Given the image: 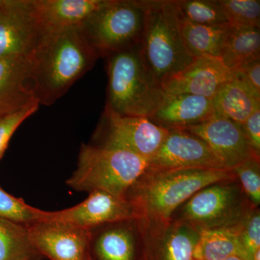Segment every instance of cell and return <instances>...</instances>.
<instances>
[{
  "mask_svg": "<svg viewBox=\"0 0 260 260\" xmlns=\"http://www.w3.org/2000/svg\"><path fill=\"white\" fill-rule=\"evenodd\" d=\"M234 77L220 59L212 56L194 58L186 68L162 83L167 95L192 94L212 99L219 89Z\"/></svg>",
  "mask_w": 260,
  "mask_h": 260,
  "instance_id": "obj_14",
  "label": "cell"
},
{
  "mask_svg": "<svg viewBox=\"0 0 260 260\" xmlns=\"http://www.w3.org/2000/svg\"><path fill=\"white\" fill-rule=\"evenodd\" d=\"M229 24L260 28L259 0H218Z\"/></svg>",
  "mask_w": 260,
  "mask_h": 260,
  "instance_id": "obj_27",
  "label": "cell"
},
{
  "mask_svg": "<svg viewBox=\"0 0 260 260\" xmlns=\"http://www.w3.org/2000/svg\"><path fill=\"white\" fill-rule=\"evenodd\" d=\"M260 58V28L229 24L220 60L234 71L249 61Z\"/></svg>",
  "mask_w": 260,
  "mask_h": 260,
  "instance_id": "obj_22",
  "label": "cell"
},
{
  "mask_svg": "<svg viewBox=\"0 0 260 260\" xmlns=\"http://www.w3.org/2000/svg\"><path fill=\"white\" fill-rule=\"evenodd\" d=\"M243 133L249 146L260 156V108L254 111L242 124Z\"/></svg>",
  "mask_w": 260,
  "mask_h": 260,
  "instance_id": "obj_31",
  "label": "cell"
},
{
  "mask_svg": "<svg viewBox=\"0 0 260 260\" xmlns=\"http://www.w3.org/2000/svg\"><path fill=\"white\" fill-rule=\"evenodd\" d=\"M29 239L41 256L51 260H90L91 230L54 221L27 225Z\"/></svg>",
  "mask_w": 260,
  "mask_h": 260,
  "instance_id": "obj_11",
  "label": "cell"
},
{
  "mask_svg": "<svg viewBox=\"0 0 260 260\" xmlns=\"http://www.w3.org/2000/svg\"><path fill=\"white\" fill-rule=\"evenodd\" d=\"M157 169H226L209 145L184 129H169L158 151L150 159Z\"/></svg>",
  "mask_w": 260,
  "mask_h": 260,
  "instance_id": "obj_12",
  "label": "cell"
},
{
  "mask_svg": "<svg viewBox=\"0 0 260 260\" xmlns=\"http://www.w3.org/2000/svg\"><path fill=\"white\" fill-rule=\"evenodd\" d=\"M232 171L246 198L254 208H257L260 203L259 159L242 162Z\"/></svg>",
  "mask_w": 260,
  "mask_h": 260,
  "instance_id": "obj_28",
  "label": "cell"
},
{
  "mask_svg": "<svg viewBox=\"0 0 260 260\" xmlns=\"http://www.w3.org/2000/svg\"><path fill=\"white\" fill-rule=\"evenodd\" d=\"M223 260H246L244 258L241 257V256H231V257L226 258V259Z\"/></svg>",
  "mask_w": 260,
  "mask_h": 260,
  "instance_id": "obj_33",
  "label": "cell"
},
{
  "mask_svg": "<svg viewBox=\"0 0 260 260\" xmlns=\"http://www.w3.org/2000/svg\"><path fill=\"white\" fill-rule=\"evenodd\" d=\"M239 236L244 249L253 260L254 253L260 249V213L254 208L239 224Z\"/></svg>",
  "mask_w": 260,
  "mask_h": 260,
  "instance_id": "obj_30",
  "label": "cell"
},
{
  "mask_svg": "<svg viewBox=\"0 0 260 260\" xmlns=\"http://www.w3.org/2000/svg\"><path fill=\"white\" fill-rule=\"evenodd\" d=\"M215 115L212 99L192 95H167L161 106L149 117L167 129H182L208 120Z\"/></svg>",
  "mask_w": 260,
  "mask_h": 260,
  "instance_id": "obj_16",
  "label": "cell"
},
{
  "mask_svg": "<svg viewBox=\"0 0 260 260\" xmlns=\"http://www.w3.org/2000/svg\"><path fill=\"white\" fill-rule=\"evenodd\" d=\"M105 0H35L38 15L48 34L80 26Z\"/></svg>",
  "mask_w": 260,
  "mask_h": 260,
  "instance_id": "obj_18",
  "label": "cell"
},
{
  "mask_svg": "<svg viewBox=\"0 0 260 260\" xmlns=\"http://www.w3.org/2000/svg\"><path fill=\"white\" fill-rule=\"evenodd\" d=\"M140 49L145 68L160 85L194 60L183 39L174 0L146 1Z\"/></svg>",
  "mask_w": 260,
  "mask_h": 260,
  "instance_id": "obj_4",
  "label": "cell"
},
{
  "mask_svg": "<svg viewBox=\"0 0 260 260\" xmlns=\"http://www.w3.org/2000/svg\"><path fill=\"white\" fill-rule=\"evenodd\" d=\"M36 102L30 59H0V118Z\"/></svg>",
  "mask_w": 260,
  "mask_h": 260,
  "instance_id": "obj_15",
  "label": "cell"
},
{
  "mask_svg": "<svg viewBox=\"0 0 260 260\" xmlns=\"http://www.w3.org/2000/svg\"><path fill=\"white\" fill-rule=\"evenodd\" d=\"M90 260H92L91 257H90Z\"/></svg>",
  "mask_w": 260,
  "mask_h": 260,
  "instance_id": "obj_34",
  "label": "cell"
},
{
  "mask_svg": "<svg viewBox=\"0 0 260 260\" xmlns=\"http://www.w3.org/2000/svg\"><path fill=\"white\" fill-rule=\"evenodd\" d=\"M179 18L195 24H229L218 0H174Z\"/></svg>",
  "mask_w": 260,
  "mask_h": 260,
  "instance_id": "obj_25",
  "label": "cell"
},
{
  "mask_svg": "<svg viewBox=\"0 0 260 260\" xmlns=\"http://www.w3.org/2000/svg\"><path fill=\"white\" fill-rule=\"evenodd\" d=\"M47 35L35 0H0V59H30Z\"/></svg>",
  "mask_w": 260,
  "mask_h": 260,
  "instance_id": "obj_8",
  "label": "cell"
},
{
  "mask_svg": "<svg viewBox=\"0 0 260 260\" xmlns=\"http://www.w3.org/2000/svg\"><path fill=\"white\" fill-rule=\"evenodd\" d=\"M150 167V158L124 149L82 145L76 170L66 181L74 190L102 191L125 198Z\"/></svg>",
  "mask_w": 260,
  "mask_h": 260,
  "instance_id": "obj_5",
  "label": "cell"
},
{
  "mask_svg": "<svg viewBox=\"0 0 260 260\" xmlns=\"http://www.w3.org/2000/svg\"><path fill=\"white\" fill-rule=\"evenodd\" d=\"M169 132L148 117L120 116L104 110L97 131L102 143L96 145L124 149L150 159Z\"/></svg>",
  "mask_w": 260,
  "mask_h": 260,
  "instance_id": "obj_9",
  "label": "cell"
},
{
  "mask_svg": "<svg viewBox=\"0 0 260 260\" xmlns=\"http://www.w3.org/2000/svg\"><path fill=\"white\" fill-rule=\"evenodd\" d=\"M27 225L0 218V260H39Z\"/></svg>",
  "mask_w": 260,
  "mask_h": 260,
  "instance_id": "obj_24",
  "label": "cell"
},
{
  "mask_svg": "<svg viewBox=\"0 0 260 260\" xmlns=\"http://www.w3.org/2000/svg\"><path fill=\"white\" fill-rule=\"evenodd\" d=\"M104 58L108 75L104 110L120 116L153 115L167 94L145 68L140 44Z\"/></svg>",
  "mask_w": 260,
  "mask_h": 260,
  "instance_id": "obj_3",
  "label": "cell"
},
{
  "mask_svg": "<svg viewBox=\"0 0 260 260\" xmlns=\"http://www.w3.org/2000/svg\"><path fill=\"white\" fill-rule=\"evenodd\" d=\"M130 221L112 223L95 236L91 230L92 260H145L138 255L136 237Z\"/></svg>",
  "mask_w": 260,
  "mask_h": 260,
  "instance_id": "obj_19",
  "label": "cell"
},
{
  "mask_svg": "<svg viewBox=\"0 0 260 260\" xmlns=\"http://www.w3.org/2000/svg\"><path fill=\"white\" fill-rule=\"evenodd\" d=\"M179 208V216L172 220L185 222L199 232L234 226L255 208L237 179L205 186Z\"/></svg>",
  "mask_w": 260,
  "mask_h": 260,
  "instance_id": "obj_7",
  "label": "cell"
},
{
  "mask_svg": "<svg viewBox=\"0 0 260 260\" xmlns=\"http://www.w3.org/2000/svg\"><path fill=\"white\" fill-rule=\"evenodd\" d=\"M182 129L204 140L229 170L251 159H259L249 146L240 124L226 118L215 114L208 120Z\"/></svg>",
  "mask_w": 260,
  "mask_h": 260,
  "instance_id": "obj_13",
  "label": "cell"
},
{
  "mask_svg": "<svg viewBox=\"0 0 260 260\" xmlns=\"http://www.w3.org/2000/svg\"><path fill=\"white\" fill-rule=\"evenodd\" d=\"M39 105V103H34L28 107L0 118V160L15 132L25 119L37 112Z\"/></svg>",
  "mask_w": 260,
  "mask_h": 260,
  "instance_id": "obj_29",
  "label": "cell"
},
{
  "mask_svg": "<svg viewBox=\"0 0 260 260\" xmlns=\"http://www.w3.org/2000/svg\"><path fill=\"white\" fill-rule=\"evenodd\" d=\"M215 114L242 124L260 108V94L236 78L226 82L213 98Z\"/></svg>",
  "mask_w": 260,
  "mask_h": 260,
  "instance_id": "obj_20",
  "label": "cell"
},
{
  "mask_svg": "<svg viewBox=\"0 0 260 260\" xmlns=\"http://www.w3.org/2000/svg\"><path fill=\"white\" fill-rule=\"evenodd\" d=\"M46 211L27 204L0 186V218L20 225H29L43 221Z\"/></svg>",
  "mask_w": 260,
  "mask_h": 260,
  "instance_id": "obj_26",
  "label": "cell"
},
{
  "mask_svg": "<svg viewBox=\"0 0 260 260\" xmlns=\"http://www.w3.org/2000/svg\"><path fill=\"white\" fill-rule=\"evenodd\" d=\"M146 1L105 0L81 25L99 57L139 45L144 29Z\"/></svg>",
  "mask_w": 260,
  "mask_h": 260,
  "instance_id": "obj_6",
  "label": "cell"
},
{
  "mask_svg": "<svg viewBox=\"0 0 260 260\" xmlns=\"http://www.w3.org/2000/svg\"><path fill=\"white\" fill-rule=\"evenodd\" d=\"M234 76L245 82L260 94V58L249 61L234 70Z\"/></svg>",
  "mask_w": 260,
  "mask_h": 260,
  "instance_id": "obj_32",
  "label": "cell"
},
{
  "mask_svg": "<svg viewBox=\"0 0 260 260\" xmlns=\"http://www.w3.org/2000/svg\"><path fill=\"white\" fill-rule=\"evenodd\" d=\"M99 58L81 25L48 34L30 59L32 90L38 103L54 104Z\"/></svg>",
  "mask_w": 260,
  "mask_h": 260,
  "instance_id": "obj_2",
  "label": "cell"
},
{
  "mask_svg": "<svg viewBox=\"0 0 260 260\" xmlns=\"http://www.w3.org/2000/svg\"><path fill=\"white\" fill-rule=\"evenodd\" d=\"M129 220H135V215L125 198L93 191L74 207L59 211H46L43 221L59 222L92 230L107 224Z\"/></svg>",
  "mask_w": 260,
  "mask_h": 260,
  "instance_id": "obj_10",
  "label": "cell"
},
{
  "mask_svg": "<svg viewBox=\"0 0 260 260\" xmlns=\"http://www.w3.org/2000/svg\"><path fill=\"white\" fill-rule=\"evenodd\" d=\"M237 179L229 169H157L149 167L131 186L125 199L133 207L135 221L166 226L176 210L197 191L220 181Z\"/></svg>",
  "mask_w": 260,
  "mask_h": 260,
  "instance_id": "obj_1",
  "label": "cell"
},
{
  "mask_svg": "<svg viewBox=\"0 0 260 260\" xmlns=\"http://www.w3.org/2000/svg\"><path fill=\"white\" fill-rule=\"evenodd\" d=\"M155 231L159 236L147 248L145 260H194L199 231L177 220H172L166 226Z\"/></svg>",
  "mask_w": 260,
  "mask_h": 260,
  "instance_id": "obj_17",
  "label": "cell"
},
{
  "mask_svg": "<svg viewBox=\"0 0 260 260\" xmlns=\"http://www.w3.org/2000/svg\"><path fill=\"white\" fill-rule=\"evenodd\" d=\"M239 224L234 226L200 231L194 251V260H223L238 256L252 260L239 236Z\"/></svg>",
  "mask_w": 260,
  "mask_h": 260,
  "instance_id": "obj_21",
  "label": "cell"
},
{
  "mask_svg": "<svg viewBox=\"0 0 260 260\" xmlns=\"http://www.w3.org/2000/svg\"><path fill=\"white\" fill-rule=\"evenodd\" d=\"M229 25H200L180 18L184 44L194 58L212 56L220 59Z\"/></svg>",
  "mask_w": 260,
  "mask_h": 260,
  "instance_id": "obj_23",
  "label": "cell"
}]
</instances>
